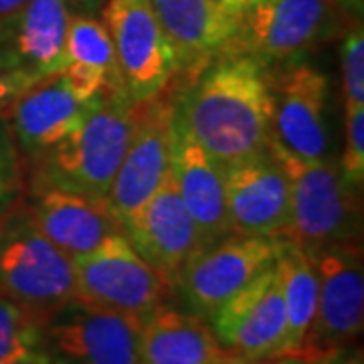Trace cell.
I'll list each match as a JSON object with an SVG mask.
<instances>
[{
  "label": "cell",
  "mask_w": 364,
  "mask_h": 364,
  "mask_svg": "<svg viewBox=\"0 0 364 364\" xmlns=\"http://www.w3.org/2000/svg\"><path fill=\"white\" fill-rule=\"evenodd\" d=\"M97 100L79 102L55 73L16 95L9 104V116L18 140L28 150H53L83 122Z\"/></svg>",
  "instance_id": "obj_20"
},
{
  "label": "cell",
  "mask_w": 364,
  "mask_h": 364,
  "mask_svg": "<svg viewBox=\"0 0 364 364\" xmlns=\"http://www.w3.org/2000/svg\"><path fill=\"white\" fill-rule=\"evenodd\" d=\"M28 0H0V21L21 11Z\"/></svg>",
  "instance_id": "obj_31"
},
{
  "label": "cell",
  "mask_w": 364,
  "mask_h": 364,
  "mask_svg": "<svg viewBox=\"0 0 364 364\" xmlns=\"http://www.w3.org/2000/svg\"><path fill=\"white\" fill-rule=\"evenodd\" d=\"M176 112L208 156L229 168L267 150L273 116L269 75L249 55H221L176 100Z\"/></svg>",
  "instance_id": "obj_1"
},
{
  "label": "cell",
  "mask_w": 364,
  "mask_h": 364,
  "mask_svg": "<svg viewBox=\"0 0 364 364\" xmlns=\"http://www.w3.org/2000/svg\"><path fill=\"white\" fill-rule=\"evenodd\" d=\"M273 100L272 138L289 154L322 160L328 152L326 104L328 77L308 61H289L269 77Z\"/></svg>",
  "instance_id": "obj_13"
},
{
  "label": "cell",
  "mask_w": 364,
  "mask_h": 364,
  "mask_svg": "<svg viewBox=\"0 0 364 364\" xmlns=\"http://www.w3.org/2000/svg\"><path fill=\"white\" fill-rule=\"evenodd\" d=\"M112 37L122 85L136 104L168 87L176 55L150 0H109L102 21Z\"/></svg>",
  "instance_id": "obj_8"
},
{
  "label": "cell",
  "mask_w": 364,
  "mask_h": 364,
  "mask_svg": "<svg viewBox=\"0 0 364 364\" xmlns=\"http://www.w3.org/2000/svg\"><path fill=\"white\" fill-rule=\"evenodd\" d=\"M45 318L0 296V364H49Z\"/></svg>",
  "instance_id": "obj_23"
},
{
  "label": "cell",
  "mask_w": 364,
  "mask_h": 364,
  "mask_svg": "<svg viewBox=\"0 0 364 364\" xmlns=\"http://www.w3.org/2000/svg\"><path fill=\"white\" fill-rule=\"evenodd\" d=\"M136 114L138 104L126 91H104L77 128L49 150L47 182L105 200L130 146Z\"/></svg>",
  "instance_id": "obj_2"
},
{
  "label": "cell",
  "mask_w": 364,
  "mask_h": 364,
  "mask_svg": "<svg viewBox=\"0 0 364 364\" xmlns=\"http://www.w3.org/2000/svg\"><path fill=\"white\" fill-rule=\"evenodd\" d=\"M267 150L284 168L289 186V223L284 239L316 255L350 241L356 231V188L330 162L304 160L289 154L273 138Z\"/></svg>",
  "instance_id": "obj_3"
},
{
  "label": "cell",
  "mask_w": 364,
  "mask_h": 364,
  "mask_svg": "<svg viewBox=\"0 0 364 364\" xmlns=\"http://www.w3.org/2000/svg\"><path fill=\"white\" fill-rule=\"evenodd\" d=\"M33 83H37V81L25 75V73L0 67V107L11 104L16 95H21L23 91L28 90Z\"/></svg>",
  "instance_id": "obj_27"
},
{
  "label": "cell",
  "mask_w": 364,
  "mask_h": 364,
  "mask_svg": "<svg viewBox=\"0 0 364 364\" xmlns=\"http://www.w3.org/2000/svg\"><path fill=\"white\" fill-rule=\"evenodd\" d=\"M332 23L328 0H261L239 16L231 53H243L261 65L299 59L324 39Z\"/></svg>",
  "instance_id": "obj_10"
},
{
  "label": "cell",
  "mask_w": 364,
  "mask_h": 364,
  "mask_svg": "<svg viewBox=\"0 0 364 364\" xmlns=\"http://www.w3.org/2000/svg\"><path fill=\"white\" fill-rule=\"evenodd\" d=\"M223 346L198 314L164 301L142 320L140 364H215Z\"/></svg>",
  "instance_id": "obj_21"
},
{
  "label": "cell",
  "mask_w": 364,
  "mask_h": 364,
  "mask_svg": "<svg viewBox=\"0 0 364 364\" xmlns=\"http://www.w3.org/2000/svg\"><path fill=\"white\" fill-rule=\"evenodd\" d=\"M170 172L188 215L193 217L203 247L231 235L225 168L210 158L184 126L176 112L172 116V146H170Z\"/></svg>",
  "instance_id": "obj_16"
},
{
  "label": "cell",
  "mask_w": 364,
  "mask_h": 364,
  "mask_svg": "<svg viewBox=\"0 0 364 364\" xmlns=\"http://www.w3.org/2000/svg\"><path fill=\"white\" fill-rule=\"evenodd\" d=\"M122 231L170 289L178 286L186 261L203 247L198 229L182 203L170 170L154 195L124 223Z\"/></svg>",
  "instance_id": "obj_12"
},
{
  "label": "cell",
  "mask_w": 364,
  "mask_h": 364,
  "mask_svg": "<svg viewBox=\"0 0 364 364\" xmlns=\"http://www.w3.org/2000/svg\"><path fill=\"white\" fill-rule=\"evenodd\" d=\"M215 364H304L296 360V358H251V356H241V354H233V352H223L221 356L215 360Z\"/></svg>",
  "instance_id": "obj_28"
},
{
  "label": "cell",
  "mask_w": 364,
  "mask_h": 364,
  "mask_svg": "<svg viewBox=\"0 0 364 364\" xmlns=\"http://www.w3.org/2000/svg\"><path fill=\"white\" fill-rule=\"evenodd\" d=\"M316 364H363V356H360V352L342 350L338 354L326 356V358L318 360Z\"/></svg>",
  "instance_id": "obj_29"
},
{
  "label": "cell",
  "mask_w": 364,
  "mask_h": 364,
  "mask_svg": "<svg viewBox=\"0 0 364 364\" xmlns=\"http://www.w3.org/2000/svg\"><path fill=\"white\" fill-rule=\"evenodd\" d=\"M176 55V73L195 79L208 63L229 55L237 18L221 0H150Z\"/></svg>",
  "instance_id": "obj_18"
},
{
  "label": "cell",
  "mask_w": 364,
  "mask_h": 364,
  "mask_svg": "<svg viewBox=\"0 0 364 364\" xmlns=\"http://www.w3.org/2000/svg\"><path fill=\"white\" fill-rule=\"evenodd\" d=\"M342 79L344 102L348 105H364V33L356 25L344 39L342 47Z\"/></svg>",
  "instance_id": "obj_26"
},
{
  "label": "cell",
  "mask_w": 364,
  "mask_h": 364,
  "mask_svg": "<svg viewBox=\"0 0 364 364\" xmlns=\"http://www.w3.org/2000/svg\"><path fill=\"white\" fill-rule=\"evenodd\" d=\"M340 172L352 188L364 182V105L346 107V144Z\"/></svg>",
  "instance_id": "obj_25"
},
{
  "label": "cell",
  "mask_w": 364,
  "mask_h": 364,
  "mask_svg": "<svg viewBox=\"0 0 364 364\" xmlns=\"http://www.w3.org/2000/svg\"><path fill=\"white\" fill-rule=\"evenodd\" d=\"M73 272L75 299L136 318H146L170 291L124 233L109 235L100 247L73 259Z\"/></svg>",
  "instance_id": "obj_7"
},
{
  "label": "cell",
  "mask_w": 364,
  "mask_h": 364,
  "mask_svg": "<svg viewBox=\"0 0 364 364\" xmlns=\"http://www.w3.org/2000/svg\"><path fill=\"white\" fill-rule=\"evenodd\" d=\"M340 4H352V2H356V0H336Z\"/></svg>",
  "instance_id": "obj_32"
},
{
  "label": "cell",
  "mask_w": 364,
  "mask_h": 364,
  "mask_svg": "<svg viewBox=\"0 0 364 364\" xmlns=\"http://www.w3.org/2000/svg\"><path fill=\"white\" fill-rule=\"evenodd\" d=\"M0 296L43 318L75 298L73 261L41 235L31 217L0 233Z\"/></svg>",
  "instance_id": "obj_5"
},
{
  "label": "cell",
  "mask_w": 364,
  "mask_h": 364,
  "mask_svg": "<svg viewBox=\"0 0 364 364\" xmlns=\"http://www.w3.org/2000/svg\"><path fill=\"white\" fill-rule=\"evenodd\" d=\"M221 2L225 4V9L233 14L237 21H239V16H241V14L247 13L251 6H255V4L261 2V0H221Z\"/></svg>",
  "instance_id": "obj_30"
},
{
  "label": "cell",
  "mask_w": 364,
  "mask_h": 364,
  "mask_svg": "<svg viewBox=\"0 0 364 364\" xmlns=\"http://www.w3.org/2000/svg\"><path fill=\"white\" fill-rule=\"evenodd\" d=\"M318 272V304L312 326L296 360L316 364L346 350L364 326V272L360 249L350 241L314 255Z\"/></svg>",
  "instance_id": "obj_4"
},
{
  "label": "cell",
  "mask_w": 364,
  "mask_h": 364,
  "mask_svg": "<svg viewBox=\"0 0 364 364\" xmlns=\"http://www.w3.org/2000/svg\"><path fill=\"white\" fill-rule=\"evenodd\" d=\"M71 0H28L0 21V67L35 81L51 77L65 65V37Z\"/></svg>",
  "instance_id": "obj_15"
},
{
  "label": "cell",
  "mask_w": 364,
  "mask_h": 364,
  "mask_svg": "<svg viewBox=\"0 0 364 364\" xmlns=\"http://www.w3.org/2000/svg\"><path fill=\"white\" fill-rule=\"evenodd\" d=\"M225 193L231 233L284 239L289 223V186L269 150L225 168Z\"/></svg>",
  "instance_id": "obj_17"
},
{
  "label": "cell",
  "mask_w": 364,
  "mask_h": 364,
  "mask_svg": "<svg viewBox=\"0 0 364 364\" xmlns=\"http://www.w3.org/2000/svg\"><path fill=\"white\" fill-rule=\"evenodd\" d=\"M210 320L223 350L251 358H282L286 306L275 265L227 299Z\"/></svg>",
  "instance_id": "obj_14"
},
{
  "label": "cell",
  "mask_w": 364,
  "mask_h": 364,
  "mask_svg": "<svg viewBox=\"0 0 364 364\" xmlns=\"http://www.w3.org/2000/svg\"><path fill=\"white\" fill-rule=\"evenodd\" d=\"M31 221L69 259L97 249L109 235L124 233L102 198L43 182Z\"/></svg>",
  "instance_id": "obj_19"
},
{
  "label": "cell",
  "mask_w": 364,
  "mask_h": 364,
  "mask_svg": "<svg viewBox=\"0 0 364 364\" xmlns=\"http://www.w3.org/2000/svg\"><path fill=\"white\" fill-rule=\"evenodd\" d=\"M282 239L231 233L186 261L178 286L198 316L210 318L227 299L275 265Z\"/></svg>",
  "instance_id": "obj_9"
},
{
  "label": "cell",
  "mask_w": 364,
  "mask_h": 364,
  "mask_svg": "<svg viewBox=\"0 0 364 364\" xmlns=\"http://www.w3.org/2000/svg\"><path fill=\"white\" fill-rule=\"evenodd\" d=\"M0 198H2V181H0Z\"/></svg>",
  "instance_id": "obj_33"
},
{
  "label": "cell",
  "mask_w": 364,
  "mask_h": 364,
  "mask_svg": "<svg viewBox=\"0 0 364 364\" xmlns=\"http://www.w3.org/2000/svg\"><path fill=\"white\" fill-rule=\"evenodd\" d=\"M275 272L286 306V342L282 356L296 358L310 330L318 304V272L312 253L282 239Z\"/></svg>",
  "instance_id": "obj_22"
},
{
  "label": "cell",
  "mask_w": 364,
  "mask_h": 364,
  "mask_svg": "<svg viewBox=\"0 0 364 364\" xmlns=\"http://www.w3.org/2000/svg\"><path fill=\"white\" fill-rule=\"evenodd\" d=\"M174 102L152 97L138 104L130 146L112 181L105 203L119 227L154 195L170 170Z\"/></svg>",
  "instance_id": "obj_11"
},
{
  "label": "cell",
  "mask_w": 364,
  "mask_h": 364,
  "mask_svg": "<svg viewBox=\"0 0 364 364\" xmlns=\"http://www.w3.org/2000/svg\"><path fill=\"white\" fill-rule=\"evenodd\" d=\"M65 63L93 67L105 73L109 90L126 91L117 73L114 45L102 21L73 14L65 37Z\"/></svg>",
  "instance_id": "obj_24"
},
{
  "label": "cell",
  "mask_w": 364,
  "mask_h": 364,
  "mask_svg": "<svg viewBox=\"0 0 364 364\" xmlns=\"http://www.w3.org/2000/svg\"><path fill=\"white\" fill-rule=\"evenodd\" d=\"M142 320L73 298L45 316L49 364H140Z\"/></svg>",
  "instance_id": "obj_6"
}]
</instances>
